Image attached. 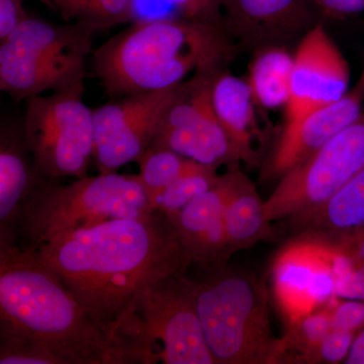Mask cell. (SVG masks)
<instances>
[{"label": "cell", "mask_w": 364, "mask_h": 364, "mask_svg": "<svg viewBox=\"0 0 364 364\" xmlns=\"http://www.w3.org/2000/svg\"><path fill=\"white\" fill-rule=\"evenodd\" d=\"M30 249L112 329L146 287L188 269L173 224L161 210L59 235Z\"/></svg>", "instance_id": "6da1fadb"}, {"label": "cell", "mask_w": 364, "mask_h": 364, "mask_svg": "<svg viewBox=\"0 0 364 364\" xmlns=\"http://www.w3.org/2000/svg\"><path fill=\"white\" fill-rule=\"evenodd\" d=\"M0 338L40 345L59 364H126L112 328L21 245L0 247Z\"/></svg>", "instance_id": "7a4b0ae2"}, {"label": "cell", "mask_w": 364, "mask_h": 364, "mask_svg": "<svg viewBox=\"0 0 364 364\" xmlns=\"http://www.w3.org/2000/svg\"><path fill=\"white\" fill-rule=\"evenodd\" d=\"M236 53L223 28L188 18L134 23L92 52L105 95L121 97L168 90L191 72L226 69Z\"/></svg>", "instance_id": "3957f363"}, {"label": "cell", "mask_w": 364, "mask_h": 364, "mask_svg": "<svg viewBox=\"0 0 364 364\" xmlns=\"http://www.w3.org/2000/svg\"><path fill=\"white\" fill-rule=\"evenodd\" d=\"M196 280V311L215 364H275L287 360L284 338L273 336L263 280L226 267Z\"/></svg>", "instance_id": "277c9868"}, {"label": "cell", "mask_w": 364, "mask_h": 364, "mask_svg": "<svg viewBox=\"0 0 364 364\" xmlns=\"http://www.w3.org/2000/svg\"><path fill=\"white\" fill-rule=\"evenodd\" d=\"M112 332L126 364H215L196 311V280L186 272L146 287Z\"/></svg>", "instance_id": "5b68a950"}, {"label": "cell", "mask_w": 364, "mask_h": 364, "mask_svg": "<svg viewBox=\"0 0 364 364\" xmlns=\"http://www.w3.org/2000/svg\"><path fill=\"white\" fill-rule=\"evenodd\" d=\"M150 213L139 176L98 173L69 184L46 177L23 210L18 245L36 248L59 235Z\"/></svg>", "instance_id": "8992f818"}, {"label": "cell", "mask_w": 364, "mask_h": 364, "mask_svg": "<svg viewBox=\"0 0 364 364\" xmlns=\"http://www.w3.org/2000/svg\"><path fill=\"white\" fill-rule=\"evenodd\" d=\"M98 32L81 21L61 26L28 18L0 43V90L26 100L85 83L86 58Z\"/></svg>", "instance_id": "52a82bcc"}, {"label": "cell", "mask_w": 364, "mask_h": 364, "mask_svg": "<svg viewBox=\"0 0 364 364\" xmlns=\"http://www.w3.org/2000/svg\"><path fill=\"white\" fill-rule=\"evenodd\" d=\"M85 82L26 100L23 132L43 176H87L95 151L93 109L83 102Z\"/></svg>", "instance_id": "ba28073f"}, {"label": "cell", "mask_w": 364, "mask_h": 364, "mask_svg": "<svg viewBox=\"0 0 364 364\" xmlns=\"http://www.w3.org/2000/svg\"><path fill=\"white\" fill-rule=\"evenodd\" d=\"M364 168V112L312 156L280 177L264 202L268 222L296 219L332 198Z\"/></svg>", "instance_id": "9c48e42d"}, {"label": "cell", "mask_w": 364, "mask_h": 364, "mask_svg": "<svg viewBox=\"0 0 364 364\" xmlns=\"http://www.w3.org/2000/svg\"><path fill=\"white\" fill-rule=\"evenodd\" d=\"M221 71H198L179 85L148 149H169L215 168L242 162L213 105V83Z\"/></svg>", "instance_id": "30bf717a"}, {"label": "cell", "mask_w": 364, "mask_h": 364, "mask_svg": "<svg viewBox=\"0 0 364 364\" xmlns=\"http://www.w3.org/2000/svg\"><path fill=\"white\" fill-rule=\"evenodd\" d=\"M179 85L168 90L124 95L93 109L98 173H116L138 162L150 147Z\"/></svg>", "instance_id": "8fae6325"}, {"label": "cell", "mask_w": 364, "mask_h": 364, "mask_svg": "<svg viewBox=\"0 0 364 364\" xmlns=\"http://www.w3.org/2000/svg\"><path fill=\"white\" fill-rule=\"evenodd\" d=\"M332 247L318 234H301L273 261V294L287 326L329 306L335 296Z\"/></svg>", "instance_id": "7c38bea8"}, {"label": "cell", "mask_w": 364, "mask_h": 364, "mask_svg": "<svg viewBox=\"0 0 364 364\" xmlns=\"http://www.w3.org/2000/svg\"><path fill=\"white\" fill-rule=\"evenodd\" d=\"M350 69L339 48L318 21L294 55L291 92L284 126H294L312 112L338 102L349 91Z\"/></svg>", "instance_id": "4fadbf2b"}, {"label": "cell", "mask_w": 364, "mask_h": 364, "mask_svg": "<svg viewBox=\"0 0 364 364\" xmlns=\"http://www.w3.org/2000/svg\"><path fill=\"white\" fill-rule=\"evenodd\" d=\"M243 176L240 163L229 165L212 188L176 214L167 215L181 242L186 267L195 264L208 270L228 265L232 253L228 245L225 213Z\"/></svg>", "instance_id": "5bb4252c"}, {"label": "cell", "mask_w": 364, "mask_h": 364, "mask_svg": "<svg viewBox=\"0 0 364 364\" xmlns=\"http://www.w3.org/2000/svg\"><path fill=\"white\" fill-rule=\"evenodd\" d=\"M225 31L254 52L284 46L320 21L312 0H220Z\"/></svg>", "instance_id": "9a60e30c"}, {"label": "cell", "mask_w": 364, "mask_h": 364, "mask_svg": "<svg viewBox=\"0 0 364 364\" xmlns=\"http://www.w3.org/2000/svg\"><path fill=\"white\" fill-rule=\"evenodd\" d=\"M364 91L354 85L338 102L322 107L298 124L284 128L272 155L263 164V181L279 179L317 152L361 114Z\"/></svg>", "instance_id": "2e32d148"}, {"label": "cell", "mask_w": 364, "mask_h": 364, "mask_svg": "<svg viewBox=\"0 0 364 364\" xmlns=\"http://www.w3.org/2000/svg\"><path fill=\"white\" fill-rule=\"evenodd\" d=\"M26 144L23 128L0 129V247L18 245L21 217L33 191L44 181Z\"/></svg>", "instance_id": "e0dca14e"}, {"label": "cell", "mask_w": 364, "mask_h": 364, "mask_svg": "<svg viewBox=\"0 0 364 364\" xmlns=\"http://www.w3.org/2000/svg\"><path fill=\"white\" fill-rule=\"evenodd\" d=\"M212 100L215 114L238 150L241 161L250 166L259 164V154L254 149V139L259 134L256 104L247 80L224 69L215 77Z\"/></svg>", "instance_id": "ac0fdd59"}, {"label": "cell", "mask_w": 364, "mask_h": 364, "mask_svg": "<svg viewBox=\"0 0 364 364\" xmlns=\"http://www.w3.org/2000/svg\"><path fill=\"white\" fill-rule=\"evenodd\" d=\"M301 234L348 233L364 228V168L320 208L289 221Z\"/></svg>", "instance_id": "d6986e66"}, {"label": "cell", "mask_w": 364, "mask_h": 364, "mask_svg": "<svg viewBox=\"0 0 364 364\" xmlns=\"http://www.w3.org/2000/svg\"><path fill=\"white\" fill-rule=\"evenodd\" d=\"M272 223L265 219L264 202L248 176L244 173L230 198L225 213V229L232 255L272 239Z\"/></svg>", "instance_id": "ffe728a7"}, {"label": "cell", "mask_w": 364, "mask_h": 364, "mask_svg": "<svg viewBox=\"0 0 364 364\" xmlns=\"http://www.w3.org/2000/svg\"><path fill=\"white\" fill-rule=\"evenodd\" d=\"M293 66L294 56L284 46H269L255 52L246 80L256 105L265 109L286 107Z\"/></svg>", "instance_id": "44dd1931"}, {"label": "cell", "mask_w": 364, "mask_h": 364, "mask_svg": "<svg viewBox=\"0 0 364 364\" xmlns=\"http://www.w3.org/2000/svg\"><path fill=\"white\" fill-rule=\"evenodd\" d=\"M59 11L64 20L81 21L107 30L129 23L135 14V0H42Z\"/></svg>", "instance_id": "7402d4cb"}, {"label": "cell", "mask_w": 364, "mask_h": 364, "mask_svg": "<svg viewBox=\"0 0 364 364\" xmlns=\"http://www.w3.org/2000/svg\"><path fill=\"white\" fill-rule=\"evenodd\" d=\"M217 170L215 167L188 159L181 176L151 200V212L161 210L167 215L176 214L217 183L220 176Z\"/></svg>", "instance_id": "603a6c76"}, {"label": "cell", "mask_w": 364, "mask_h": 364, "mask_svg": "<svg viewBox=\"0 0 364 364\" xmlns=\"http://www.w3.org/2000/svg\"><path fill=\"white\" fill-rule=\"evenodd\" d=\"M188 158L169 149H148L139 160L141 181L149 202L181 176Z\"/></svg>", "instance_id": "cb8c5ba5"}, {"label": "cell", "mask_w": 364, "mask_h": 364, "mask_svg": "<svg viewBox=\"0 0 364 364\" xmlns=\"http://www.w3.org/2000/svg\"><path fill=\"white\" fill-rule=\"evenodd\" d=\"M332 329L331 306L303 316L287 328L284 337L287 350L298 352L299 359L310 363L313 354Z\"/></svg>", "instance_id": "d4e9b609"}, {"label": "cell", "mask_w": 364, "mask_h": 364, "mask_svg": "<svg viewBox=\"0 0 364 364\" xmlns=\"http://www.w3.org/2000/svg\"><path fill=\"white\" fill-rule=\"evenodd\" d=\"M356 335L353 332L332 329L313 354L310 363H345Z\"/></svg>", "instance_id": "484cf974"}, {"label": "cell", "mask_w": 364, "mask_h": 364, "mask_svg": "<svg viewBox=\"0 0 364 364\" xmlns=\"http://www.w3.org/2000/svg\"><path fill=\"white\" fill-rule=\"evenodd\" d=\"M182 18L208 23L225 31L220 0H167ZM226 32V31H225Z\"/></svg>", "instance_id": "4316f807"}, {"label": "cell", "mask_w": 364, "mask_h": 364, "mask_svg": "<svg viewBox=\"0 0 364 364\" xmlns=\"http://www.w3.org/2000/svg\"><path fill=\"white\" fill-rule=\"evenodd\" d=\"M333 329L358 334L364 328V301L347 299L331 306Z\"/></svg>", "instance_id": "83f0119b"}, {"label": "cell", "mask_w": 364, "mask_h": 364, "mask_svg": "<svg viewBox=\"0 0 364 364\" xmlns=\"http://www.w3.org/2000/svg\"><path fill=\"white\" fill-rule=\"evenodd\" d=\"M321 18L346 20L364 11V0H312Z\"/></svg>", "instance_id": "f1b7e54d"}, {"label": "cell", "mask_w": 364, "mask_h": 364, "mask_svg": "<svg viewBox=\"0 0 364 364\" xmlns=\"http://www.w3.org/2000/svg\"><path fill=\"white\" fill-rule=\"evenodd\" d=\"M325 235V234H324ZM330 242L351 260L354 267L364 274V228L348 233L329 235Z\"/></svg>", "instance_id": "f546056e"}, {"label": "cell", "mask_w": 364, "mask_h": 364, "mask_svg": "<svg viewBox=\"0 0 364 364\" xmlns=\"http://www.w3.org/2000/svg\"><path fill=\"white\" fill-rule=\"evenodd\" d=\"M28 18L23 0H0V43L6 42Z\"/></svg>", "instance_id": "4dcf8cb0"}, {"label": "cell", "mask_w": 364, "mask_h": 364, "mask_svg": "<svg viewBox=\"0 0 364 364\" xmlns=\"http://www.w3.org/2000/svg\"><path fill=\"white\" fill-rule=\"evenodd\" d=\"M335 296L364 301V274L353 265L335 277Z\"/></svg>", "instance_id": "1f68e13d"}, {"label": "cell", "mask_w": 364, "mask_h": 364, "mask_svg": "<svg viewBox=\"0 0 364 364\" xmlns=\"http://www.w3.org/2000/svg\"><path fill=\"white\" fill-rule=\"evenodd\" d=\"M344 363L364 364V328L356 335Z\"/></svg>", "instance_id": "d6a6232c"}, {"label": "cell", "mask_w": 364, "mask_h": 364, "mask_svg": "<svg viewBox=\"0 0 364 364\" xmlns=\"http://www.w3.org/2000/svg\"><path fill=\"white\" fill-rule=\"evenodd\" d=\"M356 86H358L360 90L364 91V68L363 72H361L360 76H359L358 82H356Z\"/></svg>", "instance_id": "836d02e7"}]
</instances>
